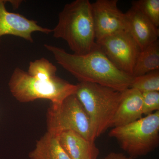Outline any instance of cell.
Returning <instances> with one entry per match:
<instances>
[{"label": "cell", "instance_id": "obj_1", "mask_svg": "<svg viewBox=\"0 0 159 159\" xmlns=\"http://www.w3.org/2000/svg\"><path fill=\"white\" fill-rule=\"evenodd\" d=\"M44 46L57 63L80 82L97 84L120 92L130 87L134 77L117 69L98 46L84 55L70 54L51 45Z\"/></svg>", "mask_w": 159, "mask_h": 159}, {"label": "cell", "instance_id": "obj_2", "mask_svg": "<svg viewBox=\"0 0 159 159\" xmlns=\"http://www.w3.org/2000/svg\"><path fill=\"white\" fill-rule=\"evenodd\" d=\"M52 30L54 37L65 41L73 54L84 55L98 47L92 3L89 0H75L66 4Z\"/></svg>", "mask_w": 159, "mask_h": 159}, {"label": "cell", "instance_id": "obj_3", "mask_svg": "<svg viewBox=\"0 0 159 159\" xmlns=\"http://www.w3.org/2000/svg\"><path fill=\"white\" fill-rule=\"evenodd\" d=\"M75 95L90 119L96 138L111 128L122 92L95 83L80 82Z\"/></svg>", "mask_w": 159, "mask_h": 159}, {"label": "cell", "instance_id": "obj_4", "mask_svg": "<svg viewBox=\"0 0 159 159\" xmlns=\"http://www.w3.org/2000/svg\"><path fill=\"white\" fill-rule=\"evenodd\" d=\"M9 86L13 97L20 102L46 99L53 105L60 104L67 97L75 94L77 89V84L57 76L49 80L36 79L20 68L14 69Z\"/></svg>", "mask_w": 159, "mask_h": 159}, {"label": "cell", "instance_id": "obj_5", "mask_svg": "<svg viewBox=\"0 0 159 159\" xmlns=\"http://www.w3.org/2000/svg\"><path fill=\"white\" fill-rule=\"evenodd\" d=\"M133 159L147 155L159 145V111L123 126L113 128L108 134Z\"/></svg>", "mask_w": 159, "mask_h": 159}, {"label": "cell", "instance_id": "obj_6", "mask_svg": "<svg viewBox=\"0 0 159 159\" xmlns=\"http://www.w3.org/2000/svg\"><path fill=\"white\" fill-rule=\"evenodd\" d=\"M48 132L58 135L73 131L92 142L97 139L90 119L75 94L60 104H51L47 113Z\"/></svg>", "mask_w": 159, "mask_h": 159}, {"label": "cell", "instance_id": "obj_7", "mask_svg": "<svg viewBox=\"0 0 159 159\" xmlns=\"http://www.w3.org/2000/svg\"><path fill=\"white\" fill-rule=\"evenodd\" d=\"M96 43L117 69L132 76L142 50L128 31H120L98 40Z\"/></svg>", "mask_w": 159, "mask_h": 159}, {"label": "cell", "instance_id": "obj_8", "mask_svg": "<svg viewBox=\"0 0 159 159\" xmlns=\"http://www.w3.org/2000/svg\"><path fill=\"white\" fill-rule=\"evenodd\" d=\"M118 0H97L92 3L96 41L127 31L125 14L117 6Z\"/></svg>", "mask_w": 159, "mask_h": 159}, {"label": "cell", "instance_id": "obj_9", "mask_svg": "<svg viewBox=\"0 0 159 159\" xmlns=\"http://www.w3.org/2000/svg\"><path fill=\"white\" fill-rule=\"evenodd\" d=\"M6 2L7 1L0 0V39L3 35H11L33 43V32L45 34L52 33V29L39 25L36 21L29 19L19 13L7 11Z\"/></svg>", "mask_w": 159, "mask_h": 159}, {"label": "cell", "instance_id": "obj_10", "mask_svg": "<svg viewBox=\"0 0 159 159\" xmlns=\"http://www.w3.org/2000/svg\"><path fill=\"white\" fill-rule=\"evenodd\" d=\"M125 14L127 31L141 50L158 40L159 28L139 10L131 6Z\"/></svg>", "mask_w": 159, "mask_h": 159}, {"label": "cell", "instance_id": "obj_11", "mask_svg": "<svg viewBox=\"0 0 159 159\" xmlns=\"http://www.w3.org/2000/svg\"><path fill=\"white\" fill-rule=\"evenodd\" d=\"M142 93L128 88L122 92V97L111 128L119 127L135 122L142 118Z\"/></svg>", "mask_w": 159, "mask_h": 159}, {"label": "cell", "instance_id": "obj_12", "mask_svg": "<svg viewBox=\"0 0 159 159\" xmlns=\"http://www.w3.org/2000/svg\"><path fill=\"white\" fill-rule=\"evenodd\" d=\"M60 143L71 159H97L99 151L92 142L73 131H66L57 135Z\"/></svg>", "mask_w": 159, "mask_h": 159}, {"label": "cell", "instance_id": "obj_13", "mask_svg": "<svg viewBox=\"0 0 159 159\" xmlns=\"http://www.w3.org/2000/svg\"><path fill=\"white\" fill-rule=\"evenodd\" d=\"M30 159H71L60 143L57 135L47 132L29 154Z\"/></svg>", "mask_w": 159, "mask_h": 159}, {"label": "cell", "instance_id": "obj_14", "mask_svg": "<svg viewBox=\"0 0 159 159\" xmlns=\"http://www.w3.org/2000/svg\"><path fill=\"white\" fill-rule=\"evenodd\" d=\"M159 70V41L152 43L141 51L136 62L133 77Z\"/></svg>", "mask_w": 159, "mask_h": 159}, {"label": "cell", "instance_id": "obj_15", "mask_svg": "<svg viewBox=\"0 0 159 159\" xmlns=\"http://www.w3.org/2000/svg\"><path fill=\"white\" fill-rule=\"evenodd\" d=\"M57 71L56 66L42 57L31 61L27 72L29 75L36 79L49 80L56 76Z\"/></svg>", "mask_w": 159, "mask_h": 159}, {"label": "cell", "instance_id": "obj_16", "mask_svg": "<svg viewBox=\"0 0 159 159\" xmlns=\"http://www.w3.org/2000/svg\"><path fill=\"white\" fill-rule=\"evenodd\" d=\"M129 88L142 93L159 92V70L134 77Z\"/></svg>", "mask_w": 159, "mask_h": 159}, {"label": "cell", "instance_id": "obj_17", "mask_svg": "<svg viewBox=\"0 0 159 159\" xmlns=\"http://www.w3.org/2000/svg\"><path fill=\"white\" fill-rule=\"evenodd\" d=\"M132 6L139 10L159 28V0L134 1L132 2Z\"/></svg>", "mask_w": 159, "mask_h": 159}, {"label": "cell", "instance_id": "obj_18", "mask_svg": "<svg viewBox=\"0 0 159 159\" xmlns=\"http://www.w3.org/2000/svg\"><path fill=\"white\" fill-rule=\"evenodd\" d=\"M142 113L148 116L159 111V92H148L142 93Z\"/></svg>", "mask_w": 159, "mask_h": 159}, {"label": "cell", "instance_id": "obj_19", "mask_svg": "<svg viewBox=\"0 0 159 159\" xmlns=\"http://www.w3.org/2000/svg\"><path fill=\"white\" fill-rule=\"evenodd\" d=\"M104 159H133L130 157H127L124 154L119 152H111L107 154Z\"/></svg>", "mask_w": 159, "mask_h": 159}, {"label": "cell", "instance_id": "obj_20", "mask_svg": "<svg viewBox=\"0 0 159 159\" xmlns=\"http://www.w3.org/2000/svg\"><path fill=\"white\" fill-rule=\"evenodd\" d=\"M7 2H9L11 4V6H12L14 9H17L19 8L20 4H21L22 1H19H19L18 0V1L11 0V1H7Z\"/></svg>", "mask_w": 159, "mask_h": 159}, {"label": "cell", "instance_id": "obj_21", "mask_svg": "<svg viewBox=\"0 0 159 159\" xmlns=\"http://www.w3.org/2000/svg\"><path fill=\"white\" fill-rule=\"evenodd\" d=\"M0 43H1V39H0Z\"/></svg>", "mask_w": 159, "mask_h": 159}]
</instances>
